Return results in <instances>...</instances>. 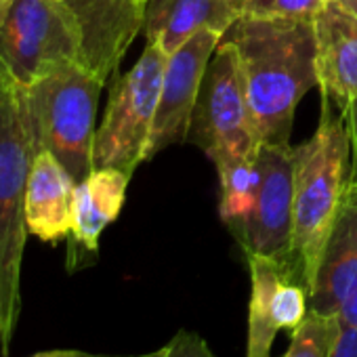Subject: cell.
<instances>
[{"instance_id":"6da1fadb","label":"cell","mask_w":357,"mask_h":357,"mask_svg":"<svg viewBox=\"0 0 357 357\" xmlns=\"http://www.w3.org/2000/svg\"><path fill=\"white\" fill-rule=\"evenodd\" d=\"M227 34L242 61L261 145L290 143L296 105L317 86L313 24L240 17Z\"/></svg>"},{"instance_id":"7a4b0ae2","label":"cell","mask_w":357,"mask_h":357,"mask_svg":"<svg viewBox=\"0 0 357 357\" xmlns=\"http://www.w3.org/2000/svg\"><path fill=\"white\" fill-rule=\"evenodd\" d=\"M351 172V141L342 114H334L324 97L319 124L313 137L292 147L294 208L290 267L311 292L326 244L330 240L344 185Z\"/></svg>"},{"instance_id":"3957f363","label":"cell","mask_w":357,"mask_h":357,"mask_svg":"<svg viewBox=\"0 0 357 357\" xmlns=\"http://www.w3.org/2000/svg\"><path fill=\"white\" fill-rule=\"evenodd\" d=\"M36 155L26 89L0 70V351L9 353L22 307L28 240L26 188Z\"/></svg>"},{"instance_id":"277c9868","label":"cell","mask_w":357,"mask_h":357,"mask_svg":"<svg viewBox=\"0 0 357 357\" xmlns=\"http://www.w3.org/2000/svg\"><path fill=\"white\" fill-rule=\"evenodd\" d=\"M103 84L84 63L72 61L26 89L36 153L51 151L76 183L95 168V118Z\"/></svg>"},{"instance_id":"5b68a950","label":"cell","mask_w":357,"mask_h":357,"mask_svg":"<svg viewBox=\"0 0 357 357\" xmlns=\"http://www.w3.org/2000/svg\"><path fill=\"white\" fill-rule=\"evenodd\" d=\"M166 59L164 49L155 40H147L137 63L116 78L95 132V168H118L132 176L137 166L145 162Z\"/></svg>"},{"instance_id":"8992f818","label":"cell","mask_w":357,"mask_h":357,"mask_svg":"<svg viewBox=\"0 0 357 357\" xmlns=\"http://www.w3.org/2000/svg\"><path fill=\"white\" fill-rule=\"evenodd\" d=\"M72 61L84 63L82 40L55 0H0V70L13 82L30 89Z\"/></svg>"},{"instance_id":"52a82bcc","label":"cell","mask_w":357,"mask_h":357,"mask_svg":"<svg viewBox=\"0 0 357 357\" xmlns=\"http://www.w3.org/2000/svg\"><path fill=\"white\" fill-rule=\"evenodd\" d=\"M188 141L204 149L211 160L229 151L261 149L242 61L229 38L217 47L206 68Z\"/></svg>"},{"instance_id":"ba28073f","label":"cell","mask_w":357,"mask_h":357,"mask_svg":"<svg viewBox=\"0 0 357 357\" xmlns=\"http://www.w3.org/2000/svg\"><path fill=\"white\" fill-rule=\"evenodd\" d=\"M261 183L255 208L236 234L242 250L290 261L294 176L290 143H263L259 149Z\"/></svg>"},{"instance_id":"9c48e42d","label":"cell","mask_w":357,"mask_h":357,"mask_svg":"<svg viewBox=\"0 0 357 357\" xmlns=\"http://www.w3.org/2000/svg\"><path fill=\"white\" fill-rule=\"evenodd\" d=\"M223 38L215 30H202L166 59L145 162L168 145L188 139L206 68Z\"/></svg>"},{"instance_id":"30bf717a","label":"cell","mask_w":357,"mask_h":357,"mask_svg":"<svg viewBox=\"0 0 357 357\" xmlns=\"http://www.w3.org/2000/svg\"><path fill=\"white\" fill-rule=\"evenodd\" d=\"M309 309L334 315L338 321L357 328V178L349 176L344 185L340 208L309 292Z\"/></svg>"},{"instance_id":"8fae6325","label":"cell","mask_w":357,"mask_h":357,"mask_svg":"<svg viewBox=\"0 0 357 357\" xmlns=\"http://www.w3.org/2000/svg\"><path fill=\"white\" fill-rule=\"evenodd\" d=\"M76 26L84 63L103 82L116 76L126 51L145 24L137 0H55Z\"/></svg>"},{"instance_id":"7c38bea8","label":"cell","mask_w":357,"mask_h":357,"mask_svg":"<svg viewBox=\"0 0 357 357\" xmlns=\"http://www.w3.org/2000/svg\"><path fill=\"white\" fill-rule=\"evenodd\" d=\"M313 32L321 95L340 105L357 101V13L330 0L315 17Z\"/></svg>"},{"instance_id":"4fadbf2b","label":"cell","mask_w":357,"mask_h":357,"mask_svg":"<svg viewBox=\"0 0 357 357\" xmlns=\"http://www.w3.org/2000/svg\"><path fill=\"white\" fill-rule=\"evenodd\" d=\"M240 17L242 0H149L143 30L170 57L202 30L227 36Z\"/></svg>"},{"instance_id":"5bb4252c","label":"cell","mask_w":357,"mask_h":357,"mask_svg":"<svg viewBox=\"0 0 357 357\" xmlns=\"http://www.w3.org/2000/svg\"><path fill=\"white\" fill-rule=\"evenodd\" d=\"M74 188V176L51 151L34 155L24 202L30 236L49 244L72 236Z\"/></svg>"},{"instance_id":"9a60e30c","label":"cell","mask_w":357,"mask_h":357,"mask_svg":"<svg viewBox=\"0 0 357 357\" xmlns=\"http://www.w3.org/2000/svg\"><path fill=\"white\" fill-rule=\"evenodd\" d=\"M130 174L118 168H93L74 188L72 238L89 252H97L103 229L124 206Z\"/></svg>"},{"instance_id":"2e32d148","label":"cell","mask_w":357,"mask_h":357,"mask_svg":"<svg viewBox=\"0 0 357 357\" xmlns=\"http://www.w3.org/2000/svg\"><path fill=\"white\" fill-rule=\"evenodd\" d=\"M246 259L250 269L246 357H269L278 334V326L273 321V292L288 273H294L288 259L263 255H248Z\"/></svg>"},{"instance_id":"e0dca14e","label":"cell","mask_w":357,"mask_h":357,"mask_svg":"<svg viewBox=\"0 0 357 357\" xmlns=\"http://www.w3.org/2000/svg\"><path fill=\"white\" fill-rule=\"evenodd\" d=\"M213 162L221 181L219 217L236 236L255 208L261 183L259 151H229L217 155Z\"/></svg>"},{"instance_id":"ac0fdd59","label":"cell","mask_w":357,"mask_h":357,"mask_svg":"<svg viewBox=\"0 0 357 357\" xmlns=\"http://www.w3.org/2000/svg\"><path fill=\"white\" fill-rule=\"evenodd\" d=\"M338 319L309 309L303 324L292 330L290 347L282 357H330Z\"/></svg>"},{"instance_id":"d6986e66","label":"cell","mask_w":357,"mask_h":357,"mask_svg":"<svg viewBox=\"0 0 357 357\" xmlns=\"http://www.w3.org/2000/svg\"><path fill=\"white\" fill-rule=\"evenodd\" d=\"M330 0H242V17L315 22Z\"/></svg>"},{"instance_id":"ffe728a7","label":"cell","mask_w":357,"mask_h":357,"mask_svg":"<svg viewBox=\"0 0 357 357\" xmlns=\"http://www.w3.org/2000/svg\"><path fill=\"white\" fill-rule=\"evenodd\" d=\"M309 313V292L294 278L286 275L273 292V321L278 330H296Z\"/></svg>"},{"instance_id":"44dd1931","label":"cell","mask_w":357,"mask_h":357,"mask_svg":"<svg viewBox=\"0 0 357 357\" xmlns=\"http://www.w3.org/2000/svg\"><path fill=\"white\" fill-rule=\"evenodd\" d=\"M162 349V357H215L206 338L194 330H178Z\"/></svg>"},{"instance_id":"7402d4cb","label":"cell","mask_w":357,"mask_h":357,"mask_svg":"<svg viewBox=\"0 0 357 357\" xmlns=\"http://www.w3.org/2000/svg\"><path fill=\"white\" fill-rule=\"evenodd\" d=\"M330 357H357V328L338 321Z\"/></svg>"},{"instance_id":"603a6c76","label":"cell","mask_w":357,"mask_h":357,"mask_svg":"<svg viewBox=\"0 0 357 357\" xmlns=\"http://www.w3.org/2000/svg\"><path fill=\"white\" fill-rule=\"evenodd\" d=\"M340 114L344 116L349 141H351V178H357V101L340 105Z\"/></svg>"},{"instance_id":"cb8c5ba5","label":"cell","mask_w":357,"mask_h":357,"mask_svg":"<svg viewBox=\"0 0 357 357\" xmlns=\"http://www.w3.org/2000/svg\"><path fill=\"white\" fill-rule=\"evenodd\" d=\"M164 349H155L149 353H141V355H97V353H86V351H78V349H51V351H40L34 353L30 357H162Z\"/></svg>"},{"instance_id":"d4e9b609","label":"cell","mask_w":357,"mask_h":357,"mask_svg":"<svg viewBox=\"0 0 357 357\" xmlns=\"http://www.w3.org/2000/svg\"><path fill=\"white\" fill-rule=\"evenodd\" d=\"M340 5H344L347 9H351L353 13H357V0H338Z\"/></svg>"},{"instance_id":"484cf974","label":"cell","mask_w":357,"mask_h":357,"mask_svg":"<svg viewBox=\"0 0 357 357\" xmlns=\"http://www.w3.org/2000/svg\"><path fill=\"white\" fill-rule=\"evenodd\" d=\"M137 3H139V5H141L145 11H147V3H149V0H137Z\"/></svg>"}]
</instances>
